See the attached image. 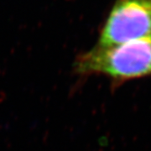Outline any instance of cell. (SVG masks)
<instances>
[{"mask_svg": "<svg viewBox=\"0 0 151 151\" xmlns=\"http://www.w3.org/2000/svg\"><path fill=\"white\" fill-rule=\"evenodd\" d=\"M81 76L103 75L115 81L151 76V37L95 48L81 55L75 62Z\"/></svg>", "mask_w": 151, "mask_h": 151, "instance_id": "1", "label": "cell"}, {"mask_svg": "<svg viewBox=\"0 0 151 151\" xmlns=\"http://www.w3.org/2000/svg\"><path fill=\"white\" fill-rule=\"evenodd\" d=\"M151 37V0H117L97 45L108 47Z\"/></svg>", "mask_w": 151, "mask_h": 151, "instance_id": "2", "label": "cell"}]
</instances>
